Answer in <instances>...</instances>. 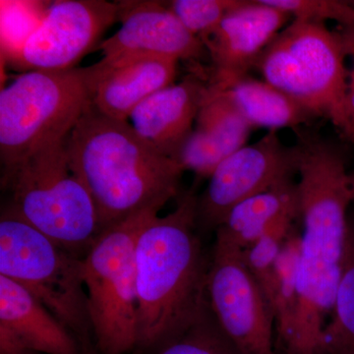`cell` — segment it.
Here are the masks:
<instances>
[{"label": "cell", "mask_w": 354, "mask_h": 354, "mask_svg": "<svg viewBox=\"0 0 354 354\" xmlns=\"http://www.w3.org/2000/svg\"><path fill=\"white\" fill-rule=\"evenodd\" d=\"M299 218L304 221L298 268V309L286 354H326V317L334 307L354 192L346 158L311 130L297 133Z\"/></svg>", "instance_id": "cell-1"}, {"label": "cell", "mask_w": 354, "mask_h": 354, "mask_svg": "<svg viewBox=\"0 0 354 354\" xmlns=\"http://www.w3.org/2000/svg\"><path fill=\"white\" fill-rule=\"evenodd\" d=\"M326 354H354V216L348 218L341 278L332 319L324 330Z\"/></svg>", "instance_id": "cell-20"}, {"label": "cell", "mask_w": 354, "mask_h": 354, "mask_svg": "<svg viewBox=\"0 0 354 354\" xmlns=\"http://www.w3.org/2000/svg\"><path fill=\"white\" fill-rule=\"evenodd\" d=\"M241 0H174L169 7L183 25L202 41L208 39L223 18ZM204 44V43H203Z\"/></svg>", "instance_id": "cell-23"}, {"label": "cell", "mask_w": 354, "mask_h": 354, "mask_svg": "<svg viewBox=\"0 0 354 354\" xmlns=\"http://www.w3.org/2000/svg\"><path fill=\"white\" fill-rule=\"evenodd\" d=\"M66 139L41 147L4 171L2 184L23 220L84 258L100 234L99 221L87 188L70 165Z\"/></svg>", "instance_id": "cell-4"}, {"label": "cell", "mask_w": 354, "mask_h": 354, "mask_svg": "<svg viewBox=\"0 0 354 354\" xmlns=\"http://www.w3.org/2000/svg\"><path fill=\"white\" fill-rule=\"evenodd\" d=\"M152 354H239L225 337L208 306L185 332Z\"/></svg>", "instance_id": "cell-22"}, {"label": "cell", "mask_w": 354, "mask_h": 354, "mask_svg": "<svg viewBox=\"0 0 354 354\" xmlns=\"http://www.w3.org/2000/svg\"><path fill=\"white\" fill-rule=\"evenodd\" d=\"M297 174V150L286 146L271 130L251 145L242 147L215 169L197 198L198 225L218 230L232 209L292 178Z\"/></svg>", "instance_id": "cell-10"}, {"label": "cell", "mask_w": 354, "mask_h": 354, "mask_svg": "<svg viewBox=\"0 0 354 354\" xmlns=\"http://www.w3.org/2000/svg\"><path fill=\"white\" fill-rule=\"evenodd\" d=\"M292 17L263 0H241L205 39L215 69L212 86L225 88L248 75L270 43Z\"/></svg>", "instance_id": "cell-13"}, {"label": "cell", "mask_w": 354, "mask_h": 354, "mask_svg": "<svg viewBox=\"0 0 354 354\" xmlns=\"http://www.w3.org/2000/svg\"><path fill=\"white\" fill-rule=\"evenodd\" d=\"M268 6L290 14L293 19L339 23L342 31L354 32V6L339 0H263Z\"/></svg>", "instance_id": "cell-24"}, {"label": "cell", "mask_w": 354, "mask_h": 354, "mask_svg": "<svg viewBox=\"0 0 354 354\" xmlns=\"http://www.w3.org/2000/svg\"><path fill=\"white\" fill-rule=\"evenodd\" d=\"M0 274L29 291L94 354L83 258L57 245L11 207L0 218Z\"/></svg>", "instance_id": "cell-5"}, {"label": "cell", "mask_w": 354, "mask_h": 354, "mask_svg": "<svg viewBox=\"0 0 354 354\" xmlns=\"http://www.w3.org/2000/svg\"><path fill=\"white\" fill-rule=\"evenodd\" d=\"M348 48L325 23L293 19L256 62L264 81L330 118L337 130L348 87Z\"/></svg>", "instance_id": "cell-8"}, {"label": "cell", "mask_w": 354, "mask_h": 354, "mask_svg": "<svg viewBox=\"0 0 354 354\" xmlns=\"http://www.w3.org/2000/svg\"><path fill=\"white\" fill-rule=\"evenodd\" d=\"M209 86L196 77L158 91L133 111L129 120L139 135L167 157H176L193 131Z\"/></svg>", "instance_id": "cell-16"}, {"label": "cell", "mask_w": 354, "mask_h": 354, "mask_svg": "<svg viewBox=\"0 0 354 354\" xmlns=\"http://www.w3.org/2000/svg\"><path fill=\"white\" fill-rule=\"evenodd\" d=\"M0 326L41 354H90L29 291L0 274Z\"/></svg>", "instance_id": "cell-17"}, {"label": "cell", "mask_w": 354, "mask_h": 354, "mask_svg": "<svg viewBox=\"0 0 354 354\" xmlns=\"http://www.w3.org/2000/svg\"><path fill=\"white\" fill-rule=\"evenodd\" d=\"M349 178H351V186H353V189L354 192V171L351 172V174H349Z\"/></svg>", "instance_id": "cell-28"}, {"label": "cell", "mask_w": 354, "mask_h": 354, "mask_svg": "<svg viewBox=\"0 0 354 354\" xmlns=\"http://www.w3.org/2000/svg\"><path fill=\"white\" fill-rule=\"evenodd\" d=\"M197 197L144 227L135 248L139 346L156 349L176 339L208 306L209 260L196 232Z\"/></svg>", "instance_id": "cell-3"}, {"label": "cell", "mask_w": 354, "mask_h": 354, "mask_svg": "<svg viewBox=\"0 0 354 354\" xmlns=\"http://www.w3.org/2000/svg\"><path fill=\"white\" fill-rule=\"evenodd\" d=\"M70 165L94 202L100 234L180 194L185 169L133 128L88 104L66 139Z\"/></svg>", "instance_id": "cell-2"}, {"label": "cell", "mask_w": 354, "mask_h": 354, "mask_svg": "<svg viewBox=\"0 0 354 354\" xmlns=\"http://www.w3.org/2000/svg\"><path fill=\"white\" fill-rule=\"evenodd\" d=\"M207 298L216 323L239 354H278L271 306L249 271L243 251L218 234Z\"/></svg>", "instance_id": "cell-9"}, {"label": "cell", "mask_w": 354, "mask_h": 354, "mask_svg": "<svg viewBox=\"0 0 354 354\" xmlns=\"http://www.w3.org/2000/svg\"><path fill=\"white\" fill-rule=\"evenodd\" d=\"M0 354H41L32 351L11 330L0 326Z\"/></svg>", "instance_id": "cell-26"}, {"label": "cell", "mask_w": 354, "mask_h": 354, "mask_svg": "<svg viewBox=\"0 0 354 354\" xmlns=\"http://www.w3.org/2000/svg\"><path fill=\"white\" fill-rule=\"evenodd\" d=\"M118 20V3L104 0H62L46 10L21 44L15 62L28 71H64L90 53Z\"/></svg>", "instance_id": "cell-11"}, {"label": "cell", "mask_w": 354, "mask_h": 354, "mask_svg": "<svg viewBox=\"0 0 354 354\" xmlns=\"http://www.w3.org/2000/svg\"><path fill=\"white\" fill-rule=\"evenodd\" d=\"M212 87L223 93L252 128H268L270 131L279 128L297 130L321 118L315 111L271 84L248 75L225 88Z\"/></svg>", "instance_id": "cell-18"}, {"label": "cell", "mask_w": 354, "mask_h": 354, "mask_svg": "<svg viewBox=\"0 0 354 354\" xmlns=\"http://www.w3.org/2000/svg\"><path fill=\"white\" fill-rule=\"evenodd\" d=\"M290 215L299 216L297 183L292 178L235 206L216 234L245 251L281 218Z\"/></svg>", "instance_id": "cell-19"}, {"label": "cell", "mask_w": 354, "mask_h": 354, "mask_svg": "<svg viewBox=\"0 0 354 354\" xmlns=\"http://www.w3.org/2000/svg\"><path fill=\"white\" fill-rule=\"evenodd\" d=\"M158 215L148 209L104 230L83 258L88 313L101 354H128L138 348L135 248L141 230Z\"/></svg>", "instance_id": "cell-7"}, {"label": "cell", "mask_w": 354, "mask_h": 354, "mask_svg": "<svg viewBox=\"0 0 354 354\" xmlns=\"http://www.w3.org/2000/svg\"><path fill=\"white\" fill-rule=\"evenodd\" d=\"M342 138L354 143V64L348 71V87L342 104V120L337 130Z\"/></svg>", "instance_id": "cell-25"}, {"label": "cell", "mask_w": 354, "mask_h": 354, "mask_svg": "<svg viewBox=\"0 0 354 354\" xmlns=\"http://www.w3.org/2000/svg\"><path fill=\"white\" fill-rule=\"evenodd\" d=\"M90 70H32L0 92L3 172L51 142L66 139L92 102Z\"/></svg>", "instance_id": "cell-6"}, {"label": "cell", "mask_w": 354, "mask_h": 354, "mask_svg": "<svg viewBox=\"0 0 354 354\" xmlns=\"http://www.w3.org/2000/svg\"><path fill=\"white\" fill-rule=\"evenodd\" d=\"M351 4L354 6V0L351 1ZM342 39H344V44H346V48L349 51V55H354V32H346L339 31Z\"/></svg>", "instance_id": "cell-27"}, {"label": "cell", "mask_w": 354, "mask_h": 354, "mask_svg": "<svg viewBox=\"0 0 354 354\" xmlns=\"http://www.w3.org/2000/svg\"><path fill=\"white\" fill-rule=\"evenodd\" d=\"M177 65V60L158 55L102 58L88 66L93 104L109 118L129 120L142 102L174 85Z\"/></svg>", "instance_id": "cell-14"}, {"label": "cell", "mask_w": 354, "mask_h": 354, "mask_svg": "<svg viewBox=\"0 0 354 354\" xmlns=\"http://www.w3.org/2000/svg\"><path fill=\"white\" fill-rule=\"evenodd\" d=\"M278 354H286V353H278Z\"/></svg>", "instance_id": "cell-29"}, {"label": "cell", "mask_w": 354, "mask_h": 354, "mask_svg": "<svg viewBox=\"0 0 354 354\" xmlns=\"http://www.w3.org/2000/svg\"><path fill=\"white\" fill-rule=\"evenodd\" d=\"M301 254V235L295 230L286 239L276 268L272 312L278 342L283 351L292 335L298 309V268Z\"/></svg>", "instance_id": "cell-21"}, {"label": "cell", "mask_w": 354, "mask_h": 354, "mask_svg": "<svg viewBox=\"0 0 354 354\" xmlns=\"http://www.w3.org/2000/svg\"><path fill=\"white\" fill-rule=\"evenodd\" d=\"M252 127L223 93L209 86V94L197 115L196 127L174 160L185 171L209 177L216 167L242 147Z\"/></svg>", "instance_id": "cell-15"}, {"label": "cell", "mask_w": 354, "mask_h": 354, "mask_svg": "<svg viewBox=\"0 0 354 354\" xmlns=\"http://www.w3.org/2000/svg\"><path fill=\"white\" fill-rule=\"evenodd\" d=\"M118 6L120 29L97 46L104 58L150 55L198 62L209 57L201 39L183 25L169 6L160 1H122Z\"/></svg>", "instance_id": "cell-12"}]
</instances>
